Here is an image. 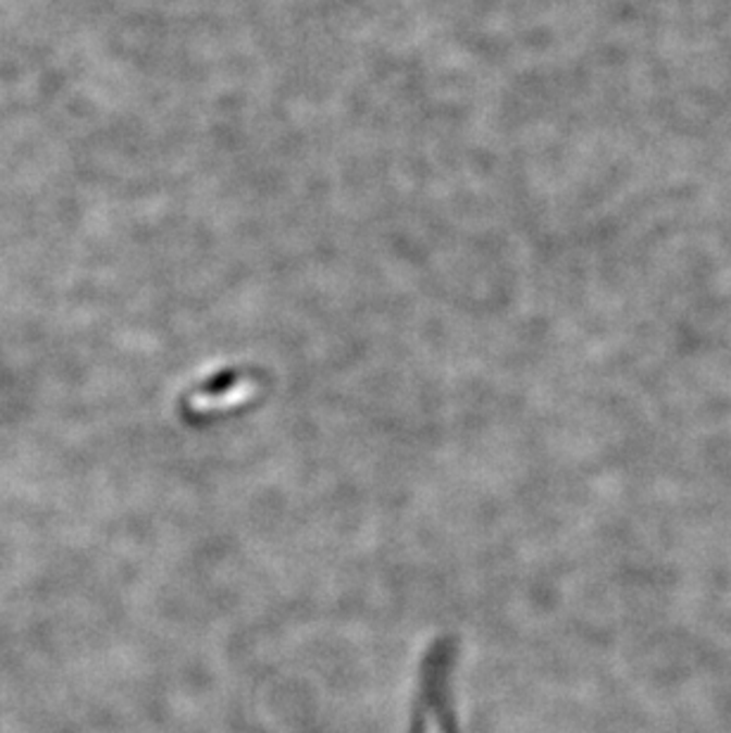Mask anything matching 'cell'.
Masks as SVG:
<instances>
[{"instance_id": "6da1fadb", "label": "cell", "mask_w": 731, "mask_h": 733, "mask_svg": "<svg viewBox=\"0 0 731 733\" xmlns=\"http://www.w3.org/2000/svg\"><path fill=\"white\" fill-rule=\"evenodd\" d=\"M449 667L451 646L442 644L425 660L421 674V698H418L413 733H451L449 715Z\"/></svg>"}]
</instances>
